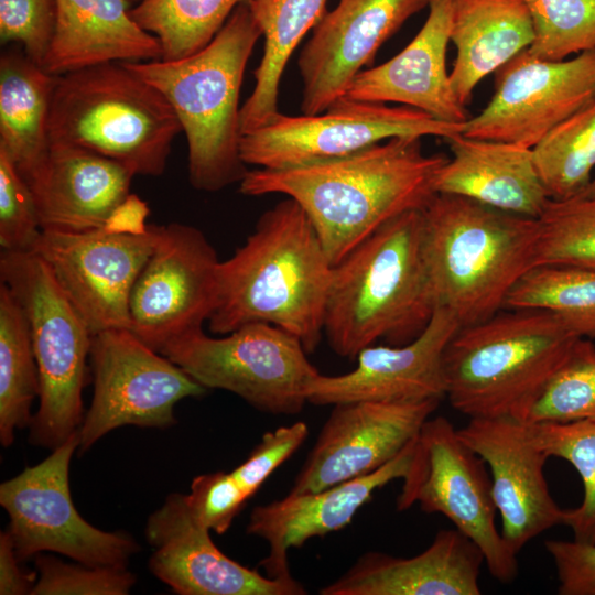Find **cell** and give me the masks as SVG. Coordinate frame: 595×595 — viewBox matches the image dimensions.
<instances>
[{
	"label": "cell",
	"mask_w": 595,
	"mask_h": 595,
	"mask_svg": "<svg viewBox=\"0 0 595 595\" xmlns=\"http://www.w3.org/2000/svg\"><path fill=\"white\" fill-rule=\"evenodd\" d=\"M421 138L398 137L347 156L304 166L247 171L239 192L283 194L312 221L332 264L392 218L424 209L447 159L426 155Z\"/></svg>",
	"instance_id": "6da1fadb"
},
{
	"label": "cell",
	"mask_w": 595,
	"mask_h": 595,
	"mask_svg": "<svg viewBox=\"0 0 595 595\" xmlns=\"http://www.w3.org/2000/svg\"><path fill=\"white\" fill-rule=\"evenodd\" d=\"M333 264L303 210L286 197L266 210L235 253L219 262L212 333L277 326L313 353L324 333Z\"/></svg>",
	"instance_id": "7a4b0ae2"
},
{
	"label": "cell",
	"mask_w": 595,
	"mask_h": 595,
	"mask_svg": "<svg viewBox=\"0 0 595 595\" xmlns=\"http://www.w3.org/2000/svg\"><path fill=\"white\" fill-rule=\"evenodd\" d=\"M423 209L403 213L333 266L324 334L340 357L356 359L365 347L413 340L436 303L423 247Z\"/></svg>",
	"instance_id": "3957f363"
},
{
	"label": "cell",
	"mask_w": 595,
	"mask_h": 595,
	"mask_svg": "<svg viewBox=\"0 0 595 595\" xmlns=\"http://www.w3.org/2000/svg\"><path fill=\"white\" fill-rule=\"evenodd\" d=\"M262 32L240 3L208 45L183 58L122 62L158 88L186 136L188 181L202 192L240 183L239 96L245 69Z\"/></svg>",
	"instance_id": "277c9868"
},
{
	"label": "cell",
	"mask_w": 595,
	"mask_h": 595,
	"mask_svg": "<svg viewBox=\"0 0 595 595\" xmlns=\"http://www.w3.org/2000/svg\"><path fill=\"white\" fill-rule=\"evenodd\" d=\"M423 247L436 307L461 326L506 306L522 277L537 267L538 219L435 194L423 209Z\"/></svg>",
	"instance_id": "5b68a950"
},
{
	"label": "cell",
	"mask_w": 595,
	"mask_h": 595,
	"mask_svg": "<svg viewBox=\"0 0 595 595\" xmlns=\"http://www.w3.org/2000/svg\"><path fill=\"white\" fill-rule=\"evenodd\" d=\"M510 310L461 326L445 348V398L468 419L521 421L582 338L549 311Z\"/></svg>",
	"instance_id": "8992f818"
},
{
	"label": "cell",
	"mask_w": 595,
	"mask_h": 595,
	"mask_svg": "<svg viewBox=\"0 0 595 595\" xmlns=\"http://www.w3.org/2000/svg\"><path fill=\"white\" fill-rule=\"evenodd\" d=\"M182 131L163 94L122 62L57 76L48 118L50 143L91 151L134 175L160 176Z\"/></svg>",
	"instance_id": "52a82bcc"
},
{
	"label": "cell",
	"mask_w": 595,
	"mask_h": 595,
	"mask_svg": "<svg viewBox=\"0 0 595 595\" xmlns=\"http://www.w3.org/2000/svg\"><path fill=\"white\" fill-rule=\"evenodd\" d=\"M0 279L25 312L40 379L29 442L53 450L79 430L93 334L34 251L0 256Z\"/></svg>",
	"instance_id": "ba28073f"
},
{
	"label": "cell",
	"mask_w": 595,
	"mask_h": 595,
	"mask_svg": "<svg viewBox=\"0 0 595 595\" xmlns=\"http://www.w3.org/2000/svg\"><path fill=\"white\" fill-rule=\"evenodd\" d=\"M161 354L206 389H221L259 411L294 415L320 372L294 335L270 324L244 325L221 337L203 329L169 343Z\"/></svg>",
	"instance_id": "9c48e42d"
},
{
	"label": "cell",
	"mask_w": 595,
	"mask_h": 595,
	"mask_svg": "<svg viewBox=\"0 0 595 595\" xmlns=\"http://www.w3.org/2000/svg\"><path fill=\"white\" fill-rule=\"evenodd\" d=\"M418 504L442 513L482 551L490 575L502 584L515 581L517 553L496 526L490 475L485 462L459 437L444 416L428 419L415 439L413 457L397 497L398 511Z\"/></svg>",
	"instance_id": "30bf717a"
},
{
	"label": "cell",
	"mask_w": 595,
	"mask_h": 595,
	"mask_svg": "<svg viewBox=\"0 0 595 595\" xmlns=\"http://www.w3.org/2000/svg\"><path fill=\"white\" fill-rule=\"evenodd\" d=\"M78 447L79 430L44 461L0 485L17 556L22 562L48 551L91 566H127L140 550L138 542L126 532L91 526L74 506L69 464Z\"/></svg>",
	"instance_id": "8fae6325"
},
{
	"label": "cell",
	"mask_w": 595,
	"mask_h": 595,
	"mask_svg": "<svg viewBox=\"0 0 595 595\" xmlns=\"http://www.w3.org/2000/svg\"><path fill=\"white\" fill-rule=\"evenodd\" d=\"M451 123L409 107H390L344 96L317 115L279 112L264 126L242 134L244 163L281 170L347 156L386 139L424 136L445 140L462 133Z\"/></svg>",
	"instance_id": "7c38bea8"
},
{
	"label": "cell",
	"mask_w": 595,
	"mask_h": 595,
	"mask_svg": "<svg viewBox=\"0 0 595 595\" xmlns=\"http://www.w3.org/2000/svg\"><path fill=\"white\" fill-rule=\"evenodd\" d=\"M89 360L94 393L79 426V454L123 425L169 428L178 401L207 390L130 329L93 335Z\"/></svg>",
	"instance_id": "4fadbf2b"
},
{
	"label": "cell",
	"mask_w": 595,
	"mask_h": 595,
	"mask_svg": "<svg viewBox=\"0 0 595 595\" xmlns=\"http://www.w3.org/2000/svg\"><path fill=\"white\" fill-rule=\"evenodd\" d=\"M219 262L198 228L156 225L152 252L130 294V331L161 353L174 339L203 329L216 303Z\"/></svg>",
	"instance_id": "5bb4252c"
},
{
	"label": "cell",
	"mask_w": 595,
	"mask_h": 595,
	"mask_svg": "<svg viewBox=\"0 0 595 595\" xmlns=\"http://www.w3.org/2000/svg\"><path fill=\"white\" fill-rule=\"evenodd\" d=\"M156 225L142 230H42L32 251L50 267L93 335L130 329L129 300L150 257Z\"/></svg>",
	"instance_id": "9a60e30c"
},
{
	"label": "cell",
	"mask_w": 595,
	"mask_h": 595,
	"mask_svg": "<svg viewBox=\"0 0 595 595\" xmlns=\"http://www.w3.org/2000/svg\"><path fill=\"white\" fill-rule=\"evenodd\" d=\"M595 100V50L567 61L521 51L497 71L495 94L462 134L534 148L555 126Z\"/></svg>",
	"instance_id": "2e32d148"
},
{
	"label": "cell",
	"mask_w": 595,
	"mask_h": 595,
	"mask_svg": "<svg viewBox=\"0 0 595 595\" xmlns=\"http://www.w3.org/2000/svg\"><path fill=\"white\" fill-rule=\"evenodd\" d=\"M440 402L334 404L290 493L318 491L377 470L416 437Z\"/></svg>",
	"instance_id": "e0dca14e"
},
{
	"label": "cell",
	"mask_w": 595,
	"mask_h": 595,
	"mask_svg": "<svg viewBox=\"0 0 595 595\" xmlns=\"http://www.w3.org/2000/svg\"><path fill=\"white\" fill-rule=\"evenodd\" d=\"M133 176L106 156L50 143L45 156L22 177L34 197L41 229L76 234L142 230L134 226L129 198Z\"/></svg>",
	"instance_id": "ac0fdd59"
},
{
	"label": "cell",
	"mask_w": 595,
	"mask_h": 595,
	"mask_svg": "<svg viewBox=\"0 0 595 595\" xmlns=\"http://www.w3.org/2000/svg\"><path fill=\"white\" fill-rule=\"evenodd\" d=\"M457 433L489 468L500 532L515 553L562 524L564 509L551 496L544 475L550 457L534 442L526 422L509 416L473 418Z\"/></svg>",
	"instance_id": "d6986e66"
},
{
	"label": "cell",
	"mask_w": 595,
	"mask_h": 595,
	"mask_svg": "<svg viewBox=\"0 0 595 595\" xmlns=\"http://www.w3.org/2000/svg\"><path fill=\"white\" fill-rule=\"evenodd\" d=\"M151 573L180 595H304L295 578H272L223 553L193 515L186 495L170 494L145 523Z\"/></svg>",
	"instance_id": "ffe728a7"
},
{
	"label": "cell",
	"mask_w": 595,
	"mask_h": 595,
	"mask_svg": "<svg viewBox=\"0 0 595 595\" xmlns=\"http://www.w3.org/2000/svg\"><path fill=\"white\" fill-rule=\"evenodd\" d=\"M426 6L429 0H339L299 57L303 115L321 113L344 97L379 47Z\"/></svg>",
	"instance_id": "44dd1931"
},
{
	"label": "cell",
	"mask_w": 595,
	"mask_h": 595,
	"mask_svg": "<svg viewBox=\"0 0 595 595\" xmlns=\"http://www.w3.org/2000/svg\"><path fill=\"white\" fill-rule=\"evenodd\" d=\"M461 327L455 316L436 307L426 327L402 345H370L347 374H318L306 390L307 402L334 405L350 401H442L446 396L443 357Z\"/></svg>",
	"instance_id": "7402d4cb"
},
{
	"label": "cell",
	"mask_w": 595,
	"mask_h": 595,
	"mask_svg": "<svg viewBox=\"0 0 595 595\" xmlns=\"http://www.w3.org/2000/svg\"><path fill=\"white\" fill-rule=\"evenodd\" d=\"M415 439L372 473L318 491L289 493L282 499L255 507L247 532L268 543L269 553L260 562L266 575L293 578L288 559L290 549L301 548L312 538L342 530L377 489L394 479H402L413 457Z\"/></svg>",
	"instance_id": "603a6c76"
},
{
	"label": "cell",
	"mask_w": 595,
	"mask_h": 595,
	"mask_svg": "<svg viewBox=\"0 0 595 595\" xmlns=\"http://www.w3.org/2000/svg\"><path fill=\"white\" fill-rule=\"evenodd\" d=\"M479 548L454 529L437 531L421 553L400 558L367 552L322 595H479Z\"/></svg>",
	"instance_id": "cb8c5ba5"
},
{
	"label": "cell",
	"mask_w": 595,
	"mask_h": 595,
	"mask_svg": "<svg viewBox=\"0 0 595 595\" xmlns=\"http://www.w3.org/2000/svg\"><path fill=\"white\" fill-rule=\"evenodd\" d=\"M429 15L414 39L386 63L363 69L345 96L374 102H399L437 120L465 123V106L456 99L446 72L452 0H429Z\"/></svg>",
	"instance_id": "d4e9b609"
},
{
	"label": "cell",
	"mask_w": 595,
	"mask_h": 595,
	"mask_svg": "<svg viewBox=\"0 0 595 595\" xmlns=\"http://www.w3.org/2000/svg\"><path fill=\"white\" fill-rule=\"evenodd\" d=\"M435 180L436 194L466 197L507 213L538 219L551 199L540 180L532 149L456 134Z\"/></svg>",
	"instance_id": "484cf974"
},
{
	"label": "cell",
	"mask_w": 595,
	"mask_h": 595,
	"mask_svg": "<svg viewBox=\"0 0 595 595\" xmlns=\"http://www.w3.org/2000/svg\"><path fill=\"white\" fill-rule=\"evenodd\" d=\"M129 0H57L52 44L42 67L60 76L113 62L160 60L158 37L137 24Z\"/></svg>",
	"instance_id": "4316f807"
},
{
	"label": "cell",
	"mask_w": 595,
	"mask_h": 595,
	"mask_svg": "<svg viewBox=\"0 0 595 595\" xmlns=\"http://www.w3.org/2000/svg\"><path fill=\"white\" fill-rule=\"evenodd\" d=\"M450 40L456 47L450 83L466 107L484 77L530 47L534 29L524 0H452Z\"/></svg>",
	"instance_id": "83f0119b"
},
{
	"label": "cell",
	"mask_w": 595,
	"mask_h": 595,
	"mask_svg": "<svg viewBox=\"0 0 595 595\" xmlns=\"http://www.w3.org/2000/svg\"><path fill=\"white\" fill-rule=\"evenodd\" d=\"M57 76L23 50L0 57V150L25 176L50 149L48 118Z\"/></svg>",
	"instance_id": "f1b7e54d"
},
{
	"label": "cell",
	"mask_w": 595,
	"mask_h": 595,
	"mask_svg": "<svg viewBox=\"0 0 595 595\" xmlns=\"http://www.w3.org/2000/svg\"><path fill=\"white\" fill-rule=\"evenodd\" d=\"M327 0H248L264 36V52L255 71L256 85L240 109L242 134L268 123L279 113L283 71L303 36L326 13Z\"/></svg>",
	"instance_id": "f546056e"
},
{
	"label": "cell",
	"mask_w": 595,
	"mask_h": 595,
	"mask_svg": "<svg viewBox=\"0 0 595 595\" xmlns=\"http://www.w3.org/2000/svg\"><path fill=\"white\" fill-rule=\"evenodd\" d=\"M40 379L30 325L10 289L0 283V443L10 446L17 430L30 425Z\"/></svg>",
	"instance_id": "4dcf8cb0"
},
{
	"label": "cell",
	"mask_w": 595,
	"mask_h": 595,
	"mask_svg": "<svg viewBox=\"0 0 595 595\" xmlns=\"http://www.w3.org/2000/svg\"><path fill=\"white\" fill-rule=\"evenodd\" d=\"M248 0H140L130 9L133 21L155 35L161 60L192 55L215 37L234 10Z\"/></svg>",
	"instance_id": "1f68e13d"
},
{
	"label": "cell",
	"mask_w": 595,
	"mask_h": 595,
	"mask_svg": "<svg viewBox=\"0 0 595 595\" xmlns=\"http://www.w3.org/2000/svg\"><path fill=\"white\" fill-rule=\"evenodd\" d=\"M505 307L549 311L578 337L595 338V271L537 266L516 284Z\"/></svg>",
	"instance_id": "d6a6232c"
},
{
	"label": "cell",
	"mask_w": 595,
	"mask_h": 595,
	"mask_svg": "<svg viewBox=\"0 0 595 595\" xmlns=\"http://www.w3.org/2000/svg\"><path fill=\"white\" fill-rule=\"evenodd\" d=\"M532 154L551 199L580 194L595 169V100L550 130Z\"/></svg>",
	"instance_id": "836d02e7"
},
{
	"label": "cell",
	"mask_w": 595,
	"mask_h": 595,
	"mask_svg": "<svg viewBox=\"0 0 595 595\" xmlns=\"http://www.w3.org/2000/svg\"><path fill=\"white\" fill-rule=\"evenodd\" d=\"M527 424L532 439L549 457L569 462L578 473L583 500L576 508L564 509L562 524L572 530L573 540L595 543V422Z\"/></svg>",
	"instance_id": "e575fe53"
},
{
	"label": "cell",
	"mask_w": 595,
	"mask_h": 595,
	"mask_svg": "<svg viewBox=\"0 0 595 595\" xmlns=\"http://www.w3.org/2000/svg\"><path fill=\"white\" fill-rule=\"evenodd\" d=\"M595 422V346L578 338L521 420Z\"/></svg>",
	"instance_id": "d590c367"
},
{
	"label": "cell",
	"mask_w": 595,
	"mask_h": 595,
	"mask_svg": "<svg viewBox=\"0 0 595 595\" xmlns=\"http://www.w3.org/2000/svg\"><path fill=\"white\" fill-rule=\"evenodd\" d=\"M538 227L537 266L595 271V197L549 199Z\"/></svg>",
	"instance_id": "8d00e7d4"
},
{
	"label": "cell",
	"mask_w": 595,
	"mask_h": 595,
	"mask_svg": "<svg viewBox=\"0 0 595 595\" xmlns=\"http://www.w3.org/2000/svg\"><path fill=\"white\" fill-rule=\"evenodd\" d=\"M534 40L528 51L545 61L595 50V0H524Z\"/></svg>",
	"instance_id": "74e56055"
},
{
	"label": "cell",
	"mask_w": 595,
	"mask_h": 595,
	"mask_svg": "<svg viewBox=\"0 0 595 595\" xmlns=\"http://www.w3.org/2000/svg\"><path fill=\"white\" fill-rule=\"evenodd\" d=\"M35 570L31 595H126L137 581L127 566L67 563L43 553L35 556Z\"/></svg>",
	"instance_id": "f35d334b"
},
{
	"label": "cell",
	"mask_w": 595,
	"mask_h": 595,
	"mask_svg": "<svg viewBox=\"0 0 595 595\" xmlns=\"http://www.w3.org/2000/svg\"><path fill=\"white\" fill-rule=\"evenodd\" d=\"M42 229L32 192L0 150V245L6 251H32Z\"/></svg>",
	"instance_id": "ab89813d"
},
{
	"label": "cell",
	"mask_w": 595,
	"mask_h": 595,
	"mask_svg": "<svg viewBox=\"0 0 595 595\" xmlns=\"http://www.w3.org/2000/svg\"><path fill=\"white\" fill-rule=\"evenodd\" d=\"M56 19L57 0H0L1 43H19L42 66L53 41Z\"/></svg>",
	"instance_id": "60d3db41"
},
{
	"label": "cell",
	"mask_w": 595,
	"mask_h": 595,
	"mask_svg": "<svg viewBox=\"0 0 595 595\" xmlns=\"http://www.w3.org/2000/svg\"><path fill=\"white\" fill-rule=\"evenodd\" d=\"M248 499L231 472L196 476L186 495L188 507L197 520L218 534L228 531Z\"/></svg>",
	"instance_id": "b9f144b4"
},
{
	"label": "cell",
	"mask_w": 595,
	"mask_h": 595,
	"mask_svg": "<svg viewBox=\"0 0 595 595\" xmlns=\"http://www.w3.org/2000/svg\"><path fill=\"white\" fill-rule=\"evenodd\" d=\"M307 435L309 426L303 421L277 428L262 435L249 456L231 470L249 498L301 447Z\"/></svg>",
	"instance_id": "7bdbcfd3"
},
{
	"label": "cell",
	"mask_w": 595,
	"mask_h": 595,
	"mask_svg": "<svg viewBox=\"0 0 595 595\" xmlns=\"http://www.w3.org/2000/svg\"><path fill=\"white\" fill-rule=\"evenodd\" d=\"M559 580L560 595H595V543L547 540Z\"/></svg>",
	"instance_id": "ee69618b"
},
{
	"label": "cell",
	"mask_w": 595,
	"mask_h": 595,
	"mask_svg": "<svg viewBox=\"0 0 595 595\" xmlns=\"http://www.w3.org/2000/svg\"><path fill=\"white\" fill-rule=\"evenodd\" d=\"M7 530L0 533V594H31L37 573L22 569Z\"/></svg>",
	"instance_id": "f6af8a7d"
},
{
	"label": "cell",
	"mask_w": 595,
	"mask_h": 595,
	"mask_svg": "<svg viewBox=\"0 0 595 595\" xmlns=\"http://www.w3.org/2000/svg\"><path fill=\"white\" fill-rule=\"evenodd\" d=\"M576 196L595 197V178Z\"/></svg>",
	"instance_id": "bcb514c9"
}]
</instances>
